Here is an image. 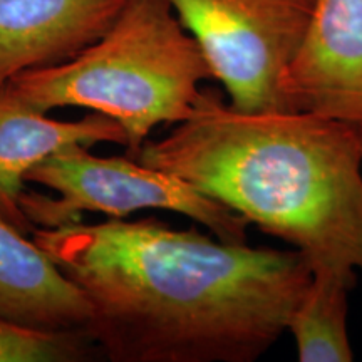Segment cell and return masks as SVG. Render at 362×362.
Masks as SVG:
<instances>
[{
    "label": "cell",
    "instance_id": "10",
    "mask_svg": "<svg viewBox=\"0 0 362 362\" xmlns=\"http://www.w3.org/2000/svg\"><path fill=\"white\" fill-rule=\"evenodd\" d=\"M356 275L312 272L304 293L287 320L300 362H352L349 293Z\"/></svg>",
    "mask_w": 362,
    "mask_h": 362
},
{
    "label": "cell",
    "instance_id": "5",
    "mask_svg": "<svg viewBox=\"0 0 362 362\" xmlns=\"http://www.w3.org/2000/svg\"><path fill=\"white\" fill-rule=\"evenodd\" d=\"M238 110H284L282 78L314 0H166Z\"/></svg>",
    "mask_w": 362,
    "mask_h": 362
},
{
    "label": "cell",
    "instance_id": "11",
    "mask_svg": "<svg viewBox=\"0 0 362 362\" xmlns=\"http://www.w3.org/2000/svg\"><path fill=\"white\" fill-rule=\"evenodd\" d=\"M90 347L83 329H39L0 317V362H83Z\"/></svg>",
    "mask_w": 362,
    "mask_h": 362
},
{
    "label": "cell",
    "instance_id": "6",
    "mask_svg": "<svg viewBox=\"0 0 362 362\" xmlns=\"http://www.w3.org/2000/svg\"><path fill=\"white\" fill-rule=\"evenodd\" d=\"M280 93L284 110L362 131V0H314Z\"/></svg>",
    "mask_w": 362,
    "mask_h": 362
},
{
    "label": "cell",
    "instance_id": "3",
    "mask_svg": "<svg viewBox=\"0 0 362 362\" xmlns=\"http://www.w3.org/2000/svg\"><path fill=\"white\" fill-rule=\"evenodd\" d=\"M214 79L166 0H124L106 33L74 57L8 81L42 112L84 107L123 126L134 156L158 126L187 119Z\"/></svg>",
    "mask_w": 362,
    "mask_h": 362
},
{
    "label": "cell",
    "instance_id": "7",
    "mask_svg": "<svg viewBox=\"0 0 362 362\" xmlns=\"http://www.w3.org/2000/svg\"><path fill=\"white\" fill-rule=\"evenodd\" d=\"M124 0H0V83L56 66L106 33Z\"/></svg>",
    "mask_w": 362,
    "mask_h": 362
},
{
    "label": "cell",
    "instance_id": "1",
    "mask_svg": "<svg viewBox=\"0 0 362 362\" xmlns=\"http://www.w3.org/2000/svg\"><path fill=\"white\" fill-rule=\"evenodd\" d=\"M83 291L111 362H255L287 332L312 270L300 252L250 247L156 218L35 228Z\"/></svg>",
    "mask_w": 362,
    "mask_h": 362
},
{
    "label": "cell",
    "instance_id": "4",
    "mask_svg": "<svg viewBox=\"0 0 362 362\" xmlns=\"http://www.w3.org/2000/svg\"><path fill=\"white\" fill-rule=\"evenodd\" d=\"M89 149L72 144L25 175L27 183L51 192L22 194L21 206L35 228L78 223L86 214L121 220L141 210H165L197 221L223 242L247 243V221L193 185L131 156H98Z\"/></svg>",
    "mask_w": 362,
    "mask_h": 362
},
{
    "label": "cell",
    "instance_id": "2",
    "mask_svg": "<svg viewBox=\"0 0 362 362\" xmlns=\"http://www.w3.org/2000/svg\"><path fill=\"white\" fill-rule=\"evenodd\" d=\"M134 160L168 171L300 252L312 272H362V134L302 111H245L205 89Z\"/></svg>",
    "mask_w": 362,
    "mask_h": 362
},
{
    "label": "cell",
    "instance_id": "8",
    "mask_svg": "<svg viewBox=\"0 0 362 362\" xmlns=\"http://www.w3.org/2000/svg\"><path fill=\"white\" fill-rule=\"evenodd\" d=\"M101 143L128 144V136L111 117L93 112L76 121L56 119L27 104L8 83H0V210L22 232L33 233L21 206L25 192V175L72 144L93 148Z\"/></svg>",
    "mask_w": 362,
    "mask_h": 362
},
{
    "label": "cell",
    "instance_id": "12",
    "mask_svg": "<svg viewBox=\"0 0 362 362\" xmlns=\"http://www.w3.org/2000/svg\"><path fill=\"white\" fill-rule=\"evenodd\" d=\"M361 134H362V131H361Z\"/></svg>",
    "mask_w": 362,
    "mask_h": 362
},
{
    "label": "cell",
    "instance_id": "9",
    "mask_svg": "<svg viewBox=\"0 0 362 362\" xmlns=\"http://www.w3.org/2000/svg\"><path fill=\"white\" fill-rule=\"evenodd\" d=\"M0 210V317L30 327L83 329L84 293L37 242Z\"/></svg>",
    "mask_w": 362,
    "mask_h": 362
}]
</instances>
